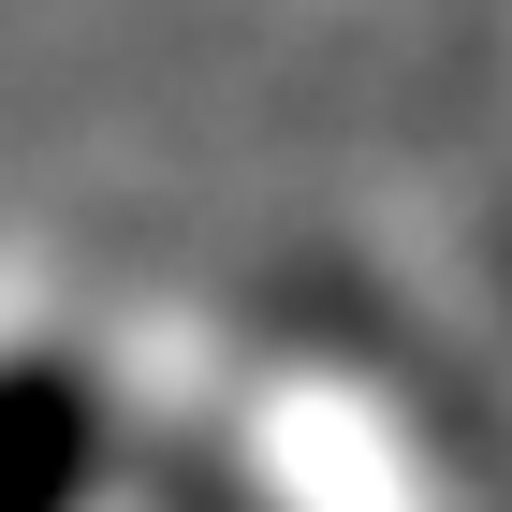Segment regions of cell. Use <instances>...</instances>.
Wrapping results in <instances>:
<instances>
[{
  "mask_svg": "<svg viewBox=\"0 0 512 512\" xmlns=\"http://www.w3.org/2000/svg\"><path fill=\"white\" fill-rule=\"evenodd\" d=\"M88 469H103L88 366H0V512H74Z\"/></svg>",
  "mask_w": 512,
  "mask_h": 512,
  "instance_id": "obj_1",
  "label": "cell"
}]
</instances>
